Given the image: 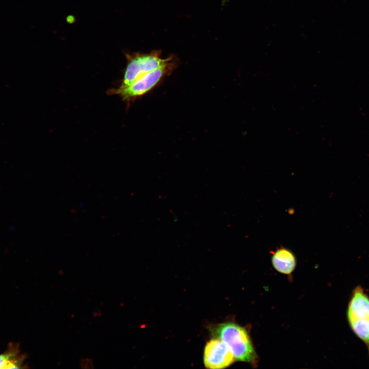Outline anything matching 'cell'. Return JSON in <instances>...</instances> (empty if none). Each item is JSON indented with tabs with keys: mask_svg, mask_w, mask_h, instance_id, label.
<instances>
[{
	"mask_svg": "<svg viewBox=\"0 0 369 369\" xmlns=\"http://www.w3.org/2000/svg\"><path fill=\"white\" fill-rule=\"evenodd\" d=\"M211 332L214 338L220 339L228 346L236 360L247 362L254 360L255 351L244 328L228 322L214 326Z\"/></svg>",
	"mask_w": 369,
	"mask_h": 369,
	"instance_id": "obj_1",
	"label": "cell"
},
{
	"mask_svg": "<svg viewBox=\"0 0 369 369\" xmlns=\"http://www.w3.org/2000/svg\"><path fill=\"white\" fill-rule=\"evenodd\" d=\"M176 66L174 57L158 68L142 75L130 85L109 90L110 94L119 95L124 100L128 101L142 96L155 88L165 77L171 74Z\"/></svg>",
	"mask_w": 369,
	"mask_h": 369,
	"instance_id": "obj_2",
	"label": "cell"
},
{
	"mask_svg": "<svg viewBox=\"0 0 369 369\" xmlns=\"http://www.w3.org/2000/svg\"><path fill=\"white\" fill-rule=\"evenodd\" d=\"M161 54L160 51L154 50L149 53L127 55V65L120 86L130 85L142 75L158 68L174 58L171 55L163 58Z\"/></svg>",
	"mask_w": 369,
	"mask_h": 369,
	"instance_id": "obj_3",
	"label": "cell"
},
{
	"mask_svg": "<svg viewBox=\"0 0 369 369\" xmlns=\"http://www.w3.org/2000/svg\"><path fill=\"white\" fill-rule=\"evenodd\" d=\"M203 363L210 369L224 368L234 361V357L228 346L220 339L214 338L206 345Z\"/></svg>",
	"mask_w": 369,
	"mask_h": 369,
	"instance_id": "obj_4",
	"label": "cell"
},
{
	"mask_svg": "<svg viewBox=\"0 0 369 369\" xmlns=\"http://www.w3.org/2000/svg\"><path fill=\"white\" fill-rule=\"evenodd\" d=\"M346 317L348 322L369 320V297L360 286H356L352 291Z\"/></svg>",
	"mask_w": 369,
	"mask_h": 369,
	"instance_id": "obj_5",
	"label": "cell"
},
{
	"mask_svg": "<svg viewBox=\"0 0 369 369\" xmlns=\"http://www.w3.org/2000/svg\"><path fill=\"white\" fill-rule=\"evenodd\" d=\"M272 262L276 270L284 274H290L296 266L295 256L290 250L284 248H281L274 253Z\"/></svg>",
	"mask_w": 369,
	"mask_h": 369,
	"instance_id": "obj_6",
	"label": "cell"
},
{
	"mask_svg": "<svg viewBox=\"0 0 369 369\" xmlns=\"http://www.w3.org/2000/svg\"><path fill=\"white\" fill-rule=\"evenodd\" d=\"M25 357L21 355L16 344L9 345V349L0 354V368H20Z\"/></svg>",
	"mask_w": 369,
	"mask_h": 369,
	"instance_id": "obj_7",
	"label": "cell"
},
{
	"mask_svg": "<svg viewBox=\"0 0 369 369\" xmlns=\"http://www.w3.org/2000/svg\"><path fill=\"white\" fill-rule=\"evenodd\" d=\"M80 367L83 368H93V361L90 358H84L81 360Z\"/></svg>",
	"mask_w": 369,
	"mask_h": 369,
	"instance_id": "obj_8",
	"label": "cell"
}]
</instances>
